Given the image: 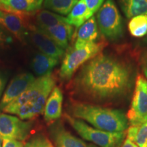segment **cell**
<instances>
[{"label":"cell","mask_w":147,"mask_h":147,"mask_svg":"<svg viewBox=\"0 0 147 147\" xmlns=\"http://www.w3.org/2000/svg\"><path fill=\"white\" fill-rule=\"evenodd\" d=\"M133 77L129 63L100 53L83 65L74 80V88L91 100H110L125 94L131 87Z\"/></svg>","instance_id":"6da1fadb"},{"label":"cell","mask_w":147,"mask_h":147,"mask_svg":"<svg viewBox=\"0 0 147 147\" xmlns=\"http://www.w3.org/2000/svg\"><path fill=\"white\" fill-rule=\"evenodd\" d=\"M56 80L52 74L38 77L22 94L3 108L5 113L22 120L32 119L44 112L46 102L55 88Z\"/></svg>","instance_id":"7a4b0ae2"},{"label":"cell","mask_w":147,"mask_h":147,"mask_svg":"<svg viewBox=\"0 0 147 147\" xmlns=\"http://www.w3.org/2000/svg\"><path fill=\"white\" fill-rule=\"evenodd\" d=\"M71 117L85 121L97 129L123 132L128 127L127 116L121 110L74 101L69 106Z\"/></svg>","instance_id":"3957f363"},{"label":"cell","mask_w":147,"mask_h":147,"mask_svg":"<svg viewBox=\"0 0 147 147\" xmlns=\"http://www.w3.org/2000/svg\"><path fill=\"white\" fill-rule=\"evenodd\" d=\"M105 47L103 42H90L80 46H74L66 53L59 70V76L63 80H68L80 66L95 57Z\"/></svg>","instance_id":"277c9868"},{"label":"cell","mask_w":147,"mask_h":147,"mask_svg":"<svg viewBox=\"0 0 147 147\" xmlns=\"http://www.w3.org/2000/svg\"><path fill=\"white\" fill-rule=\"evenodd\" d=\"M68 123L86 140L100 147H119L125 136V132H108L91 127L83 121L64 115Z\"/></svg>","instance_id":"5b68a950"},{"label":"cell","mask_w":147,"mask_h":147,"mask_svg":"<svg viewBox=\"0 0 147 147\" xmlns=\"http://www.w3.org/2000/svg\"><path fill=\"white\" fill-rule=\"evenodd\" d=\"M97 23L102 34L110 40L123 36V25L119 9L113 0H106L97 11Z\"/></svg>","instance_id":"8992f818"},{"label":"cell","mask_w":147,"mask_h":147,"mask_svg":"<svg viewBox=\"0 0 147 147\" xmlns=\"http://www.w3.org/2000/svg\"><path fill=\"white\" fill-rule=\"evenodd\" d=\"M127 118L131 125H140L147 121V80L141 75L136 78Z\"/></svg>","instance_id":"52a82bcc"},{"label":"cell","mask_w":147,"mask_h":147,"mask_svg":"<svg viewBox=\"0 0 147 147\" xmlns=\"http://www.w3.org/2000/svg\"><path fill=\"white\" fill-rule=\"evenodd\" d=\"M33 127L32 121H24L15 116L0 114V137L3 139L23 141Z\"/></svg>","instance_id":"ba28073f"},{"label":"cell","mask_w":147,"mask_h":147,"mask_svg":"<svg viewBox=\"0 0 147 147\" xmlns=\"http://www.w3.org/2000/svg\"><path fill=\"white\" fill-rule=\"evenodd\" d=\"M36 79L32 74L29 72L20 74L12 78L0 101V110L2 111L5 106L17 99Z\"/></svg>","instance_id":"9c48e42d"},{"label":"cell","mask_w":147,"mask_h":147,"mask_svg":"<svg viewBox=\"0 0 147 147\" xmlns=\"http://www.w3.org/2000/svg\"><path fill=\"white\" fill-rule=\"evenodd\" d=\"M28 37L33 45L43 54L59 59L65 53L63 49L36 26L30 27L28 30Z\"/></svg>","instance_id":"30bf717a"},{"label":"cell","mask_w":147,"mask_h":147,"mask_svg":"<svg viewBox=\"0 0 147 147\" xmlns=\"http://www.w3.org/2000/svg\"><path fill=\"white\" fill-rule=\"evenodd\" d=\"M50 134L56 147H96L74 136L59 122L55 123L51 127Z\"/></svg>","instance_id":"8fae6325"},{"label":"cell","mask_w":147,"mask_h":147,"mask_svg":"<svg viewBox=\"0 0 147 147\" xmlns=\"http://www.w3.org/2000/svg\"><path fill=\"white\" fill-rule=\"evenodd\" d=\"M0 25L21 41L28 36V30L20 14L0 10Z\"/></svg>","instance_id":"7c38bea8"},{"label":"cell","mask_w":147,"mask_h":147,"mask_svg":"<svg viewBox=\"0 0 147 147\" xmlns=\"http://www.w3.org/2000/svg\"><path fill=\"white\" fill-rule=\"evenodd\" d=\"M63 99L61 90L55 87L46 102L44 110V118L48 123L54 122L61 116Z\"/></svg>","instance_id":"4fadbf2b"},{"label":"cell","mask_w":147,"mask_h":147,"mask_svg":"<svg viewBox=\"0 0 147 147\" xmlns=\"http://www.w3.org/2000/svg\"><path fill=\"white\" fill-rule=\"evenodd\" d=\"M40 30L47 34L51 39H52L59 47L63 50L67 49L69 42L71 40L73 34V27L67 23L59 24L55 26L42 29Z\"/></svg>","instance_id":"5bb4252c"},{"label":"cell","mask_w":147,"mask_h":147,"mask_svg":"<svg viewBox=\"0 0 147 147\" xmlns=\"http://www.w3.org/2000/svg\"><path fill=\"white\" fill-rule=\"evenodd\" d=\"M99 35L96 18L93 16L79 27L74 45L80 46L90 42H97Z\"/></svg>","instance_id":"9a60e30c"},{"label":"cell","mask_w":147,"mask_h":147,"mask_svg":"<svg viewBox=\"0 0 147 147\" xmlns=\"http://www.w3.org/2000/svg\"><path fill=\"white\" fill-rule=\"evenodd\" d=\"M44 0H4L7 12L16 14H27L40 10Z\"/></svg>","instance_id":"2e32d148"},{"label":"cell","mask_w":147,"mask_h":147,"mask_svg":"<svg viewBox=\"0 0 147 147\" xmlns=\"http://www.w3.org/2000/svg\"><path fill=\"white\" fill-rule=\"evenodd\" d=\"M58 63V59L51 57L39 52L34 56L31 65L35 74L40 77L52 74V70L57 65Z\"/></svg>","instance_id":"e0dca14e"},{"label":"cell","mask_w":147,"mask_h":147,"mask_svg":"<svg viewBox=\"0 0 147 147\" xmlns=\"http://www.w3.org/2000/svg\"><path fill=\"white\" fill-rule=\"evenodd\" d=\"M91 17L92 16L90 14L84 0H78L66 18L69 25L78 28Z\"/></svg>","instance_id":"ac0fdd59"},{"label":"cell","mask_w":147,"mask_h":147,"mask_svg":"<svg viewBox=\"0 0 147 147\" xmlns=\"http://www.w3.org/2000/svg\"><path fill=\"white\" fill-rule=\"evenodd\" d=\"M36 27L40 29L49 28L59 24L67 23L65 17L47 10H40L36 14Z\"/></svg>","instance_id":"d6986e66"},{"label":"cell","mask_w":147,"mask_h":147,"mask_svg":"<svg viewBox=\"0 0 147 147\" xmlns=\"http://www.w3.org/2000/svg\"><path fill=\"white\" fill-rule=\"evenodd\" d=\"M121 8L128 18L147 15V0H119Z\"/></svg>","instance_id":"ffe728a7"},{"label":"cell","mask_w":147,"mask_h":147,"mask_svg":"<svg viewBox=\"0 0 147 147\" xmlns=\"http://www.w3.org/2000/svg\"><path fill=\"white\" fill-rule=\"evenodd\" d=\"M78 0H44L45 8L61 15H68Z\"/></svg>","instance_id":"44dd1931"},{"label":"cell","mask_w":147,"mask_h":147,"mask_svg":"<svg viewBox=\"0 0 147 147\" xmlns=\"http://www.w3.org/2000/svg\"><path fill=\"white\" fill-rule=\"evenodd\" d=\"M126 138L136 143L139 147L147 144V121L140 125H131L125 132Z\"/></svg>","instance_id":"7402d4cb"},{"label":"cell","mask_w":147,"mask_h":147,"mask_svg":"<svg viewBox=\"0 0 147 147\" xmlns=\"http://www.w3.org/2000/svg\"><path fill=\"white\" fill-rule=\"evenodd\" d=\"M130 34L135 38H142L147 34V15L131 18L128 24Z\"/></svg>","instance_id":"603a6c76"},{"label":"cell","mask_w":147,"mask_h":147,"mask_svg":"<svg viewBox=\"0 0 147 147\" xmlns=\"http://www.w3.org/2000/svg\"><path fill=\"white\" fill-rule=\"evenodd\" d=\"M24 147H55L44 134H38L29 139Z\"/></svg>","instance_id":"cb8c5ba5"},{"label":"cell","mask_w":147,"mask_h":147,"mask_svg":"<svg viewBox=\"0 0 147 147\" xmlns=\"http://www.w3.org/2000/svg\"><path fill=\"white\" fill-rule=\"evenodd\" d=\"M105 0H84L91 16L99 10Z\"/></svg>","instance_id":"d4e9b609"},{"label":"cell","mask_w":147,"mask_h":147,"mask_svg":"<svg viewBox=\"0 0 147 147\" xmlns=\"http://www.w3.org/2000/svg\"><path fill=\"white\" fill-rule=\"evenodd\" d=\"M1 147H24V144L21 141L3 138Z\"/></svg>","instance_id":"484cf974"},{"label":"cell","mask_w":147,"mask_h":147,"mask_svg":"<svg viewBox=\"0 0 147 147\" xmlns=\"http://www.w3.org/2000/svg\"><path fill=\"white\" fill-rule=\"evenodd\" d=\"M11 38L4 32V29L0 25V47L8 45L11 42Z\"/></svg>","instance_id":"4316f807"},{"label":"cell","mask_w":147,"mask_h":147,"mask_svg":"<svg viewBox=\"0 0 147 147\" xmlns=\"http://www.w3.org/2000/svg\"><path fill=\"white\" fill-rule=\"evenodd\" d=\"M6 82H7L6 75L2 72H0V97H1L3 90L5 89Z\"/></svg>","instance_id":"83f0119b"},{"label":"cell","mask_w":147,"mask_h":147,"mask_svg":"<svg viewBox=\"0 0 147 147\" xmlns=\"http://www.w3.org/2000/svg\"><path fill=\"white\" fill-rule=\"evenodd\" d=\"M121 147H139V146H138L136 143L132 142L131 140L126 138L124 140V142H123V144H121Z\"/></svg>","instance_id":"f1b7e54d"},{"label":"cell","mask_w":147,"mask_h":147,"mask_svg":"<svg viewBox=\"0 0 147 147\" xmlns=\"http://www.w3.org/2000/svg\"><path fill=\"white\" fill-rule=\"evenodd\" d=\"M142 68H143V71H144L145 76L147 78V57L145 58V59L144 60V62H143Z\"/></svg>","instance_id":"f546056e"},{"label":"cell","mask_w":147,"mask_h":147,"mask_svg":"<svg viewBox=\"0 0 147 147\" xmlns=\"http://www.w3.org/2000/svg\"><path fill=\"white\" fill-rule=\"evenodd\" d=\"M0 10L7 11L6 8H5L4 0H0Z\"/></svg>","instance_id":"4dcf8cb0"},{"label":"cell","mask_w":147,"mask_h":147,"mask_svg":"<svg viewBox=\"0 0 147 147\" xmlns=\"http://www.w3.org/2000/svg\"><path fill=\"white\" fill-rule=\"evenodd\" d=\"M2 146V138L0 137V147Z\"/></svg>","instance_id":"1f68e13d"},{"label":"cell","mask_w":147,"mask_h":147,"mask_svg":"<svg viewBox=\"0 0 147 147\" xmlns=\"http://www.w3.org/2000/svg\"><path fill=\"white\" fill-rule=\"evenodd\" d=\"M145 147H147V144H146V146H145Z\"/></svg>","instance_id":"d6a6232c"}]
</instances>
